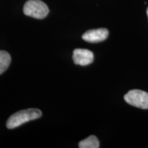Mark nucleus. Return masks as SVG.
Here are the masks:
<instances>
[{
    "label": "nucleus",
    "instance_id": "39448f33",
    "mask_svg": "<svg viewBox=\"0 0 148 148\" xmlns=\"http://www.w3.org/2000/svg\"><path fill=\"white\" fill-rule=\"evenodd\" d=\"M108 30L106 28L90 29L82 35V39L88 42H99L106 40L108 36Z\"/></svg>",
    "mask_w": 148,
    "mask_h": 148
},
{
    "label": "nucleus",
    "instance_id": "f257e3e1",
    "mask_svg": "<svg viewBox=\"0 0 148 148\" xmlns=\"http://www.w3.org/2000/svg\"><path fill=\"white\" fill-rule=\"evenodd\" d=\"M41 116L42 112L39 109L29 108L18 111L8 118L6 127L8 129L16 128L29 121L38 119Z\"/></svg>",
    "mask_w": 148,
    "mask_h": 148
},
{
    "label": "nucleus",
    "instance_id": "6e6552de",
    "mask_svg": "<svg viewBox=\"0 0 148 148\" xmlns=\"http://www.w3.org/2000/svg\"><path fill=\"white\" fill-rule=\"evenodd\" d=\"M147 17H148V8L147 9Z\"/></svg>",
    "mask_w": 148,
    "mask_h": 148
},
{
    "label": "nucleus",
    "instance_id": "7ed1b4c3",
    "mask_svg": "<svg viewBox=\"0 0 148 148\" xmlns=\"http://www.w3.org/2000/svg\"><path fill=\"white\" fill-rule=\"evenodd\" d=\"M124 99L131 106L148 109V92L141 90H131L124 95Z\"/></svg>",
    "mask_w": 148,
    "mask_h": 148
},
{
    "label": "nucleus",
    "instance_id": "423d86ee",
    "mask_svg": "<svg viewBox=\"0 0 148 148\" xmlns=\"http://www.w3.org/2000/svg\"><path fill=\"white\" fill-rule=\"evenodd\" d=\"M79 148H98L99 147V143L95 136L91 135L88 138L81 140L79 143Z\"/></svg>",
    "mask_w": 148,
    "mask_h": 148
},
{
    "label": "nucleus",
    "instance_id": "0eeeda50",
    "mask_svg": "<svg viewBox=\"0 0 148 148\" xmlns=\"http://www.w3.org/2000/svg\"><path fill=\"white\" fill-rule=\"evenodd\" d=\"M10 62L11 57L9 53L5 51H0V74L8 69Z\"/></svg>",
    "mask_w": 148,
    "mask_h": 148
},
{
    "label": "nucleus",
    "instance_id": "20e7f679",
    "mask_svg": "<svg viewBox=\"0 0 148 148\" xmlns=\"http://www.w3.org/2000/svg\"><path fill=\"white\" fill-rule=\"evenodd\" d=\"M94 56L91 51L86 49H75L73 53V60L75 64L86 66L92 63Z\"/></svg>",
    "mask_w": 148,
    "mask_h": 148
},
{
    "label": "nucleus",
    "instance_id": "f03ea898",
    "mask_svg": "<svg viewBox=\"0 0 148 148\" xmlns=\"http://www.w3.org/2000/svg\"><path fill=\"white\" fill-rule=\"evenodd\" d=\"M49 10L45 3L40 0H28L23 6V13L37 19L45 18Z\"/></svg>",
    "mask_w": 148,
    "mask_h": 148
}]
</instances>
